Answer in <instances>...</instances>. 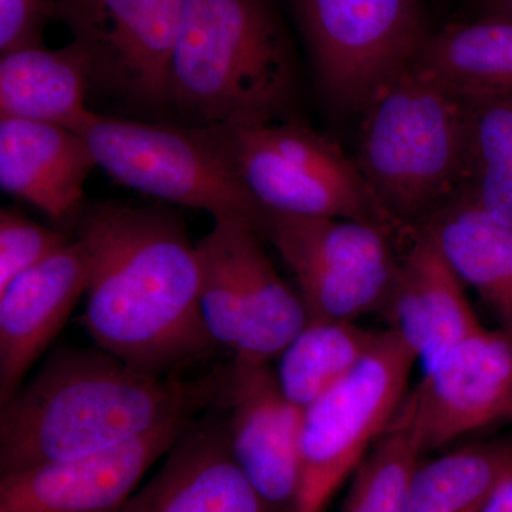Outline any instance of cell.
I'll return each mask as SVG.
<instances>
[{
	"label": "cell",
	"mask_w": 512,
	"mask_h": 512,
	"mask_svg": "<svg viewBox=\"0 0 512 512\" xmlns=\"http://www.w3.org/2000/svg\"><path fill=\"white\" fill-rule=\"evenodd\" d=\"M188 0H55L63 23L92 63V93L161 119Z\"/></svg>",
	"instance_id": "cell-10"
},
{
	"label": "cell",
	"mask_w": 512,
	"mask_h": 512,
	"mask_svg": "<svg viewBox=\"0 0 512 512\" xmlns=\"http://www.w3.org/2000/svg\"><path fill=\"white\" fill-rule=\"evenodd\" d=\"M330 109L357 116L414 66L429 29L421 0H289Z\"/></svg>",
	"instance_id": "cell-7"
},
{
	"label": "cell",
	"mask_w": 512,
	"mask_h": 512,
	"mask_svg": "<svg viewBox=\"0 0 512 512\" xmlns=\"http://www.w3.org/2000/svg\"><path fill=\"white\" fill-rule=\"evenodd\" d=\"M97 165L72 128L0 119V187L53 221L67 224L84 205V187Z\"/></svg>",
	"instance_id": "cell-17"
},
{
	"label": "cell",
	"mask_w": 512,
	"mask_h": 512,
	"mask_svg": "<svg viewBox=\"0 0 512 512\" xmlns=\"http://www.w3.org/2000/svg\"><path fill=\"white\" fill-rule=\"evenodd\" d=\"M90 261L74 238L0 291V404L8 402L86 295Z\"/></svg>",
	"instance_id": "cell-14"
},
{
	"label": "cell",
	"mask_w": 512,
	"mask_h": 512,
	"mask_svg": "<svg viewBox=\"0 0 512 512\" xmlns=\"http://www.w3.org/2000/svg\"><path fill=\"white\" fill-rule=\"evenodd\" d=\"M194 421L184 414L120 446L0 476V512H120Z\"/></svg>",
	"instance_id": "cell-13"
},
{
	"label": "cell",
	"mask_w": 512,
	"mask_h": 512,
	"mask_svg": "<svg viewBox=\"0 0 512 512\" xmlns=\"http://www.w3.org/2000/svg\"><path fill=\"white\" fill-rule=\"evenodd\" d=\"M467 175L478 207L512 225V93L463 97Z\"/></svg>",
	"instance_id": "cell-24"
},
{
	"label": "cell",
	"mask_w": 512,
	"mask_h": 512,
	"mask_svg": "<svg viewBox=\"0 0 512 512\" xmlns=\"http://www.w3.org/2000/svg\"><path fill=\"white\" fill-rule=\"evenodd\" d=\"M168 99L187 126L295 116V59L272 0H188Z\"/></svg>",
	"instance_id": "cell-3"
},
{
	"label": "cell",
	"mask_w": 512,
	"mask_h": 512,
	"mask_svg": "<svg viewBox=\"0 0 512 512\" xmlns=\"http://www.w3.org/2000/svg\"><path fill=\"white\" fill-rule=\"evenodd\" d=\"M227 259L244 319V336L234 357L269 363L298 335L308 312L301 296L279 276L262 238L238 218H214L208 232Z\"/></svg>",
	"instance_id": "cell-18"
},
{
	"label": "cell",
	"mask_w": 512,
	"mask_h": 512,
	"mask_svg": "<svg viewBox=\"0 0 512 512\" xmlns=\"http://www.w3.org/2000/svg\"><path fill=\"white\" fill-rule=\"evenodd\" d=\"M382 332L353 320L308 319L278 359L275 375L282 392L305 409L352 372L375 348Z\"/></svg>",
	"instance_id": "cell-22"
},
{
	"label": "cell",
	"mask_w": 512,
	"mask_h": 512,
	"mask_svg": "<svg viewBox=\"0 0 512 512\" xmlns=\"http://www.w3.org/2000/svg\"><path fill=\"white\" fill-rule=\"evenodd\" d=\"M167 456L120 512H276L232 456L225 413L192 421Z\"/></svg>",
	"instance_id": "cell-15"
},
{
	"label": "cell",
	"mask_w": 512,
	"mask_h": 512,
	"mask_svg": "<svg viewBox=\"0 0 512 512\" xmlns=\"http://www.w3.org/2000/svg\"><path fill=\"white\" fill-rule=\"evenodd\" d=\"M229 447L244 476L276 512H293L301 483L303 409L282 392L269 363L234 357L222 379Z\"/></svg>",
	"instance_id": "cell-12"
},
{
	"label": "cell",
	"mask_w": 512,
	"mask_h": 512,
	"mask_svg": "<svg viewBox=\"0 0 512 512\" xmlns=\"http://www.w3.org/2000/svg\"><path fill=\"white\" fill-rule=\"evenodd\" d=\"M92 63L77 40L60 49L29 47L0 57V119L73 128L89 113Z\"/></svg>",
	"instance_id": "cell-19"
},
{
	"label": "cell",
	"mask_w": 512,
	"mask_h": 512,
	"mask_svg": "<svg viewBox=\"0 0 512 512\" xmlns=\"http://www.w3.org/2000/svg\"><path fill=\"white\" fill-rule=\"evenodd\" d=\"M222 377L184 382L99 348L56 350L0 404V476L100 453L195 414L217 399Z\"/></svg>",
	"instance_id": "cell-2"
},
{
	"label": "cell",
	"mask_w": 512,
	"mask_h": 512,
	"mask_svg": "<svg viewBox=\"0 0 512 512\" xmlns=\"http://www.w3.org/2000/svg\"><path fill=\"white\" fill-rule=\"evenodd\" d=\"M208 128L266 212L372 222L397 238L355 158L298 117Z\"/></svg>",
	"instance_id": "cell-6"
},
{
	"label": "cell",
	"mask_w": 512,
	"mask_h": 512,
	"mask_svg": "<svg viewBox=\"0 0 512 512\" xmlns=\"http://www.w3.org/2000/svg\"><path fill=\"white\" fill-rule=\"evenodd\" d=\"M421 454L409 427L393 419L352 474L342 512H406Z\"/></svg>",
	"instance_id": "cell-25"
},
{
	"label": "cell",
	"mask_w": 512,
	"mask_h": 512,
	"mask_svg": "<svg viewBox=\"0 0 512 512\" xmlns=\"http://www.w3.org/2000/svg\"><path fill=\"white\" fill-rule=\"evenodd\" d=\"M394 419L409 427L423 453L512 420V333L483 328L448 350Z\"/></svg>",
	"instance_id": "cell-11"
},
{
	"label": "cell",
	"mask_w": 512,
	"mask_h": 512,
	"mask_svg": "<svg viewBox=\"0 0 512 512\" xmlns=\"http://www.w3.org/2000/svg\"><path fill=\"white\" fill-rule=\"evenodd\" d=\"M481 512H512V476L495 490Z\"/></svg>",
	"instance_id": "cell-29"
},
{
	"label": "cell",
	"mask_w": 512,
	"mask_h": 512,
	"mask_svg": "<svg viewBox=\"0 0 512 512\" xmlns=\"http://www.w3.org/2000/svg\"><path fill=\"white\" fill-rule=\"evenodd\" d=\"M463 281L427 229L407 242L382 315L412 350L424 373L448 350L483 329Z\"/></svg>",
	"instance_id": "cell-16"
},
{
	"label": "cell",
	"mask_w": 512,
	"mask_h": 512,
	"mask_svg": "<svg viewBox=\"0 0 512 512\" xmlns=\"http://www.w3.org/2000/svg\"><path fill=\"white\" fill-rule=\"evenodd\" d=\"M50 22H55V0H0V53L45 47Z\"/></svg>",
	"instance_id": "cell-27"
},
{
	"label": "cell",
	"mask_w": 512,
	"mask_h": 512,
	"mask_svg": "<svg viewBox=\"0 0 512 512\" xmlns=\"http://www.w3.org/2000/svg\"><path fill=\"white\" fill-rule=\"evenodd\" d=\"M414 66L461 97L512 93V20L448 23L430 33Z\"/></svg>",
	"instance_id": "cell-21"
},
{
	"label": "cell",
	"mask_w": 512,
	"mask_h": 512,
	"mask_svg": "<svg viewBox=\"0 0 512 512\" xmlns=\"http://www.w3.org/2000/svg\"><path fill=\"white\" fill-rule=\"evenodd\" d=\"M359 120L353 158L397 238L410 241L466 185L464 99L413 66Z\"/></svg>",
	"instance_id": "cell-4"
},
{
	"label": "cell",
	"mask_w": 512,
	"mask_h": 512,
	"mask_svg": "<svg viewBox=\"0 0 512 512\" xmlns=\"http://www.w3.org/2000/svg\"><path fill=\"white\" fill-rule=\"evenodd\" d=\"M511 476V444L458 448L419 464L410 484L406 512H481Z\"/></svg>",
	"instance_id": "cell-23"
},
{
	"label": "cell",
	"mask_w": 512,
	"mask_h": 512,
	"mask_svg": "<svg viewBox=\"0 0 512 512\" xmlns=\"http://www.w3.org/2000/svg\"><path fill=\"white\" fill-rule=\"evenodd\" d=\"M73 238L59 229L43 227L22 212L0 210V291L35 268Z\"/></svg>",
	"instance_id": "cell-26"
},
{
	"label": "cell",
	"mask_w": 512,
	"mask_h": 512,
	"mask_svg": "<svg viewBox=\"0 0 512 512\" xmlns=\"http://www.w3.org/2000/svg\"><path fill=\"white\" fill-rule=\"evenodd\" d=\"M73 131L116 183L247 222L264 238L268 212L249 194L210 128L104 116L90 110Z\"/></svg>",
	"instance_id": "cell-5"
},
{
	"label": "cell",
	"mask_w": 512,
	"mask_h": 512,
	"mask_svg": "<svg viewBox=\"0 0 512 512\" xmlns=\"http://www.w3.org/2000/svg\"><path fill=\"white\" fill-rule=\"evenodd\" d=\"M466 18L512 20V0H470Z\"/></svg>",
	"instance_id": "cell-28"
},
{
	"label": "cell",
	"mask_w": 512,
	"mask_h": 512,
	"mask_svg": "<svg viewBox=\"0 0 512 512\" xmlns=\"http://www.w3.org/2000/svg\"><path fill=\"white\" fill-rule=\"evenodd\" d=\"M67 225L89 254L82 322L96 348L157 376L211 355L197 244L174 211L84 202Z\"/></svg>",
	"instance_id": "cell-1"
},
{
	"label": "cell",
	"mask_w": 512,
	"mask_h": 512,
	"mask_svg": "<svg viewBox=\"0 0 512 512\" xmlns=\"http://www.w3.org/2000/svg\"><path fill=\"white\" fill-rule=\"evenodd\" d=\"M412 350L383 330L369 355L303 409L301 483L293 512H323L389 429L407 396Z\"/></svg>",
	"instance_id": "cell-8"
},
{
	"label": "cell",
	"mask_w": 512,
	"mask_h": 512,
	"mask_svg": "<svg viewBox=\"0 0 512 512\" xmlns=\"http://www.w3.org/2000/svg\"><path fill=\"white\" fill-rule=\"evenodd\" d=\"M448 264L512 333V225L461 191L427 225Z\"/></svg>",
	"instance_id": "cell-20"
},
{
	"label": "cell",
	"mask_w": 512,
	"mask_h": 512,
	"mask_svg": "<svg viewBox=\"0 0 512 512\" xmlns=\"http://www.w3.org/2000/svg\"><path fill=\"white\" fill-rule=\"evenodd\" d=\"M264 239L299 286L308 319L382 313L399 271L392 232L372 222L268 212Z\"/></svg>",
	"instance_id": "cell-9"
}]
</instances>
